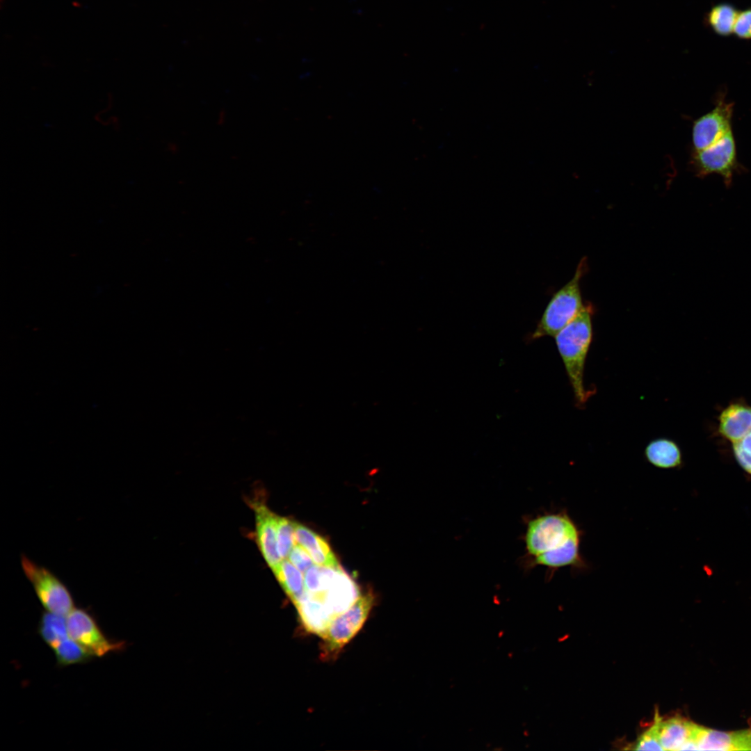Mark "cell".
<instances>
[{
	"instance_id": "1",
	"label": "cell",
	"mask_w": 751,
	"mask_h": 751,
	"mask_svg": "<svg viewBox=\"0 0 751 751\" xmlns=\"http://www.w3.org/2000/svg\"><path fill=\"white\" fill-rule=\"evenodd\" d=\"M590 304L585 305L577 316L554 337L572 389L575 405L583 407L594 390L588 389L584 383L586 358L593 338L592 316Z\"/></svg>"
},
{
	"instance_id": "2",
	"label": "cell",
	"mask_w": 751,
	"mask_h": 751,
	"mask_svg": "<svg viewBox=\"0 0 751 751\" xmlns=\"http://www.w3.org/2000/svg\"><path fill=\"white\" fill-rule=\"evenodd\" d=\"M587 270V258L583 257L572 278L552 296L531 339L555 337L581 311L585 305L581 291V280Z\"/></svg>"
},
{
	"instance_id": "3",
	"label": "cell",
	"mask_w": 751,
	"mask_h": 751,
	"mask_svg": "<svg viewBox=\"0 0 751 751\" xmlns=\"http://www.w3.org/2000/svg\"><path fill=\"white\" fill-rule=\"evenodd\" d=\"M581 531L566 512L546 513L531 519L524 541L528 556L556 551L572 540L581 539Z\"/></svg>"
},
{
	"instance_id": "4",
	"label": "cell",
	"mask_w": 751,
	"mask_h": 751,
	"mask_svg": "<svg viewBox=\"0 0 751 751\" xmlns=\"http://www.w3.org/2000/svg\"><path fill=\"white\" fill-rule=\"evenodd\" d=\"M22 570L33 587L40 604L47 612L67 616L74 608L73 597L66 585L46 567L22 554Z\"/></svg>"
},
{
	"instance_id": "5",
	"label": "cell",
	"mask_w": 751,
	"mask_h": 751,
	"mask_svg": "<svg viewBox=\"0 0 751 751\" xmlns=\"http://www.w3.org/2000/svg\"><path fill=\"white\" fill-rule=\"evenodd\" d=\"M372 593L360 595L345 612L335 617L324 633L322 654L323 658L334 659L341 649L356 635L366 622L373 607Z\"/></svg>"
},
{
	"instance_id": "6",
	"label": "cell",
	"mask_w": 751,
	"mask_h": 751,
	"mask_svg": "<svg viewBox=\"0 0 751 751\" xmlns=\"http://www.w3.org/2000/svg\"><path fill=\"white\" fill-rule=\"evenodd\" d=\"M68 636L93 656L102 657L123 651L126 643L108 638L89 610L74 608L66 616Z\"/></svg>"
},
{
	"instance_id": "7",
	"label": "cell",
	"mask_w": 751,
	"mask_h": 751,
	"mask_svg": "<svg viewBox=\"0 0 751 751\" xmlns=\"http://www.w3.org/2000/svg\"><path fill=\"white\" fill-rule=\"evenodd\" d=\"M691 165L697 177L718 175L725 184L729 186L734 172L739 168L732 129L713 145L701 150H693Z\"/></svg>"
},
{
	"instance_id": "8",
	"label": "cell",
	"mask_w": 751,
	"mask_h": 751,
	"mask_svg": "<svg viewBox=\"0 0 751 751\" xmlns=\"http://www.w3.org/2000/svg\"><path fill=\"white\" fill-rule=\"evenodd\" d=\"M733 111V102H727L725 95L720 94L714 107L693 123V150H701L713 145L732 130Z\"/></svg>"
},
{
	"instance_id": "9",
	"label": "cell",
	"mask_w": 751,
	"mask_h": 751,
	"mask_svg": "<svg viewBox=\"0 0 751 751\" xmlns=\"http://www.w3.org/2000/svg\"><path fill=\"white\" fill-rule=\"evenodd\" d=\"M693 745L696 750H751V729L726 732L697 725Z\"/></svg>"
},
{
	"instance_id": "10",
	"label": "cell",
	"mask_w": 751,
	"mask_h": 751,
	"mask_svg": "<svg viewBox=\"0 0 751 751\" xmlns=\"http://www.w3.org/2000/svg\"><path fill=\"white\" fill-rule=\"evenodd\" d=\"M254 507L257 543L264 559L274 571L282 562L277 550V515L261 503H255Z\"/></svg>"
},
{
	"instance_id": "11",
	"label": "cell",
	"mask_w": 751,
	"mask_h": 751,
	"mask_svg": "<svg viewBox=\"0 0 751 751\" xmlns=\"http://www.w3.org/2000/svg\"><path fill=\"white\" fill-rule=\"evenodd\" d=\"M654 724L663 750H691V740L697 724L681 717L662 721L658 713Z\"/></svg>"
},
{
	"instance_id": "12",
	"label": "cell",
	"mask_w": 751,
	"mask_h": 751,
	"mask_svg": "<svg viewBox=\"0 0 751 751\" xmlns=\"http://www.w3.org/2000/svg\"><path fill=\"white\" fill-rule=\"evenodd\" d=\"M360 592L356 583L341 567L324 595L323 603L331 619L347 611L359 598Z\"/></svg>"
},
{
	"instance_id": "13",
	"label": "cell",
	"mask_w": 751,
	"mask_h": 751,
	"mask_svg": "<svg viewBox=\"0 0 751 751\" xmlns=\"http://www.w3.org/2000/svg\"><path fill=\"white\" fill-rule=\"evenodd\" d=\"M719 431L733 444L741 441L751 432V407L739 404L727 407L720 416Z\"/></svg>"
},
{
	"instance_id": "14",
	"label": "cell",
	"mask_w": 751,
	"mask_h": 751,
	"mask_svg": "<svg viewBox=\"0 0 751 751\" xmlns=\"http://www.w3.org/2000/svg\"><path fill=\"white\" fill-rule=\"evenodd\" d=\"M295 539L320 566L339 567L337 559L325 540L309 528L295 523Z\"/></svg>"
},
{
	"instance_id": "15",
	"label": "cell",
	"mask_w": 751,
	"mask_h": 751,
	"mask_svg": "<svg viewBox=\"0 0 751 751\" xmlns=\"http://www.w3.org/2000/svg\"><path fill=\"white\" fill-rule=\"evenodd\" d=\"M580 543L581 539L573 540L556 551L532 558V565L544 566L553 571L567 566L583 569L586 563L580 552Z\"/></svg>"
},
{
	"instance_id": "16",
	"label": "cell",
	"mask_w": 751,
	"mask_h": 751,
	"mask_svg": "<svg viewBox=\"0 0 751 751\" xmlns=\"http://www.w3.org/2000/svg\"><path fill=\"white\" fill-rule=\"evenodd\" d=\"M646 460L659 469H673L682 462L681 453L677 444L667 437H657L650 440L644 451Z\"/></svg>"
},
{
	"instance_id": "17",
	"label": "cell",
	"mask_w": 751,
	"mask_h": 751,
	"mask_svg": "<svg viewBox=\"0 0 751 751\" xmlns=\"http://www.w3.org/2000/svg\"><path fill=\"white\" fill-rule=\"evenodd\" d=\"M273 572L293 604L298 602L305 592L303 573L286 559L282 560Z\"/></svg>"
},
{
	"instance_id": "18",
	"label": "cell",
	"mask_w": 751,
	"mask_h": 751,
	"mask_svg": "<svg viewBox=\"0 0 751 751\" xmlns=\"http://www.w3.org/2000/svg\"><path fill=\"white\" fill-rule=\"evenodd\" d=\"M738 13L735 6L729 3L716 4L706 13V26L718 35L729 36L733 33Z\"/></svg>"
},
{
	"instance_id": "19",
	"label": "cell",
	"mask_w": 751,
	"mask_h": 751,
	"mask_svg": "<svg viewBox=\"0 0 751 751\" xmlns=\"http://www.w3.org/2000/svg\"><path fill=\"white\" fill-rule=\"evenodd\" d=\"M38 632L51 648L69 637L65 616L44 611L40 618Z\"/></svg>"
},
{
	"instance_id": "20",
	"label": "cell",
	"mask_w": 751,
	"mask_h": 751,
	"mask_svg": "<svg viewBox=\"0 0 751 751\" xmlns=\"http://www.w3.org/2000/svg\"><path fill=\"white\" fill-rule=\"evenodd\" d=\"M51 649L54 652L57 664L63 667L85 663L94 657L83 647L70 637L60 641Z\"/></svg>"
},
{
	"instance_id": "21",
	"label": "cell",
	"mask_w": 751,
	"mask_h": 751,
	"mask_svg": "<svg viewBox=\"0 0 751 751\" xmlns=\"http://www.w3.org/2000/svg\"><path fill=\"white\" fill-rule=\"evenodd\" d=\"M276 527L277 550L282 558L285 559L296 544L295 522L286 517L277 515Z\"/></svg>"
},
{
	"instance_id": "22",
	"label": "cell",
	"mask_w": 751,
	"mask_h": 751,
	"mask_svg": "<svg viewBox=\"0 0 751 751\" xmlns=\"http://www.w3.org/2000/svg\"><path fill=\"white\" fill-rule=\"evenodd\" d=\"M733 449L741 467L751 474V432L741 441L733 444Z\"/></svg>"
},
{
	"instance_id": "23",
	"label": "cell",
	"mask_w": 751,
	"mask_h": 751,
	"mask_svg": "<svg viewBox=\"0 0 751 751\" xmlns=\"http://www.w3.org/2000/svg\"><path fill=\"white\" fill-rule=\"evenodd\" d=\"M635 750H663L657 736L656 725H653L645 732L633 744Z\"/></svg>"
},
{
	"instance_id": "24",
	"label": "cell",
	"mask_w": 751,
	"mask_h": 751,
	"mask_svg": "<svg viewBox=\"0 0 751 751\" xmlns=\"http://www.w3.org/2000/svg\"><path fill=\"white\" fill-rule=\"evenodd\" d=\"M733 33L740 39L751 40V8L738 13Z\"/></svg>"
},
{
	"instance_id": "25",
	"label": "cell",
	"mask_w": 751,
	"mask_h": 751,
	"mask_svg": "<svg viewBox=\"0 0 751 751\" xmlns=\"http://www.w3.org/2000/svg\"><path fill=\"white\" fill-rule=\"evenodd\" d=\"M288 558L303 574L314 563L308 552L297 543L292 548Z\"/></svg>"
}]
</instances>
